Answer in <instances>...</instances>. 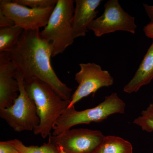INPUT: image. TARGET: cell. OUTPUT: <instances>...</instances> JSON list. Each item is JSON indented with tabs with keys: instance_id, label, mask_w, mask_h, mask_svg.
<instances>
[{
	"instance_id": "obj_9",
	"label": "cell",
	"mask_w": 153,
	"mask_h": 153,
	"mask_svg": "<svg viewBox=\"0 0 153 153\" xmlns=\"http://www.w3.org/2000/svg\"><path fill=\"white\" fill-rule=\"evenodd\" d=\"M55 7L38 10L21 5L13 1H0V10L12 19L15 25L24 30H34L45 27Z\"/></svg>"
},
{
	"instance_id": "obj_10",
	"label": "cell",
	"mask_w": 153,
	"mask_h": 153,
	"mask_svg": "<svg viewBox=\"0 0 153 153\" xmlns=\"http://www.w3.org/2000/svg\"><path fill=\"white\" fill-rule=\"evenodd\" d=\"M16 69L5 52L0 53V108L13 104L19 94Z\"/></svg>"
},
{
	"instance_id": "obj_20",
	"label": "cell",
	"mask_w": 153,
	"mask_h": 153,
	"mask_svg": "<svg viewBox=\"0 0 153 153\" xmlns=\"http://www.w3.org/2000/svg\"><path fill=\"white\" fill-rule=\"evenodd\" d=\"M143 31L146 36L153 39V23H149L145 26L143 28Z\"/></svg>"
},
{
	"instance_id": "obj_1",
	"label": "cell",
	"mask_w": 153,
	"mask_h": 153,
	"mask_svg": "<svg viewBox=\"0 0 153 153\" xmlns=\"http://www.w3.org/2000/svg\"><path fill=\"white\" fill-rule=\"evenodd\" d=\"M53 51V44L43 39L38 29L24 30L15 48L6 53L24 80L37 78L62 99L70 100L72 89L59 79L51 65Z\"/></svg>"
},
{
	"instance_id": "obj_6",
	"label": "cell",
	"mask_w": 153,
	"mask_h": 153,
	"mask_svg": "<svg viewBox=\"0 0 153 153\" xmlns=\"http://www.w3.org/2000/svg\"><path fill=\"white\" fill-rule=\"evenodd\" d=\"M137 28L135 19L124 10L117 0H109L104 5V13L95 19L88 27L96 37L126 31L134 34Z\"/></svg>"
},
{
	"instance_id": "obj_5",
	"label": "cell",
	"mask_w": 153,
	"mask_h": 153,
	"mask_svg": "<svg viewBox=\"0 0 153 153\" xmlns=\"http://www.w3.org/2000/svg\"><path fill=\"white\" fill-rule=\"evenodd\" d=\"M16 77L19 83V96L13 105L0 108V117L15 131H34L40 123L36 104L26 91L23 76L17 71Z\"/></svg>"
},
{
	"instance_id": "obj_23",
	"label": "cell",
	"mask_w": 153,
	"mask_h": 153,
	"mask_svg": "<svg viewBox=\"0 0 153 153\" xmlns=\"http://www.w3.org/2000/svg\"></svg>"
},
{
	"instance_id": "obj_21",
	"label": "cell",
	"mask_w": 153,
	"mask_h": 153,
	"mask_svg": "<svg viewBox=\"0 0 153 153\" xmlns=\"http://www.w3.org/2000/svg\"><path fill=\"white\" fill-rule=\"evenodd\" d=\"M145 11L150 20V23H153V5H149L147 4H143Z\"/></svg>"
},
{
	"instance_id": "obj_2",
	"label": "cell",
	"mask_w": 153,
	"mask_h": 153,
	"mask_svg": "<svg viewBox=\"0 0 153 153\" xmlns=\"http://www.w3.org/2000/svg\"><path fill=\"white\" fill-rule=\"evenodd\" d=\"M25 86L28 95L35 102L40 118V124L34 133L46 138L51 135L53 126L70 100L62 99L49 85L36 78L25 80Z\"/></svg>"
},
{
	"instance_id": "obj_3",
	"label": "cell",
	"mask_w": 153,
	"mask_h": 153,
	"mask_svg": "<svg viewBox=\"0 0 153 153\" xmlns=\"http://www.w3.org/2000/svg\"><path fill=\"white\" fill-rule=\"evenodd\" d=\"M125 108L126 103L116 93L105 97L103 101L92 108L78 111L74 105L67 107L53 126L52 135H57L77 125L101 122L111 115L123 114Z\"/></svg>"
},
{
	"instance_id": "obj_18",
	"label": "cell",
	"mask_w": 153,
	"mask_h": 153,
	"mask_svg": "<svg viewBox=\"0 0 153 153\" xmlns=\"http://www.w3.org/2000/svg\"><path fill=\"white\" fill-rule=\"evenodd\" d=\"M0 153H19L11 142V140L1 141Z\"/></svg>"
},
{
	"instance_id": "obj_22",
	"label": "cell",
	"mask_w": 153,
	"mask_h": 153,
	"mask_svg": "<svg viewBox=\"0 0 153 153\" xmlns=\"http://www.w3.org/2000/svg\"><path fill=\"white\" fill-rule=\"evenodd\" d=\"M57 147V149H58V152H59V153H66L64 152V151H63V149L60 146H56Z\"/></svg>"
},
{
	"instance_id": "obj_8",
	"label": "cell",
	"mask_w": 153,
	"mask_h": 153,
	"mask_svg": "<svg viewBox=\"0 0 153 153\" xmlns=\"http://www.w3.org/2000/svg\"><path fill=\"white\" fill-rule=\"evenodd\" d=\"M100 131L72 129L57 135L49 136V142L61 147L66 153H92L103 141Z\"/></svg>"
},
{
	"instance_id": "obj_12",
	"label": "cell",
	"mask_w": 153,
	"mask_h": 153,
	"mask_svg": "<svg viewBox=\"0 0 153 153\" xmlns=\"http://www.w3.org/2000/svg\"><path fill=\"white\" fill-rule=\"evenodd\" d=\"M153 79V39L134 75L124 87V91L128 94L137 92L141 87L149 84Z\"/></svg>"
},
{
	"instance_id": "obj_11",
	"label": "cell",
	"mask_w": 153,
	"mask_h": 153,
	"mask_svg": "<svg viewBox=\"0 0 153 153\" xmlns=\"http://www.w3.org/2000/svg\"><path fill=\"white\" fill-rule=\"evenodd\" d=\"M101 0H75V7L72 20V28L75 38L84 37L88 27L95 19Z\"/></svg>"
},
{
	"instance_id": "obj_16",
	"label": "cell",
	"mask_w": 153,
	"mask_h": 153,
	"mask_svg": "<svg viewBox=\"0 0 153 153\" xmlns=\"http://www.w3.org/2000/svg\"><path fill=\"white\" fill-rule=\"evenodd\" d=\"M134 123L140 126L144 131H153V102L146 109L143 111L141 114L134 121Z\"/></svg>"
},
{
	"instance_id": "obj_4",
	"label": "cell",
	"mask_w": 153,
	"mask_h": 153,
	"mask_svg": "<svg viewBox=\"0 0 153 153\" xmlns=\"http://www.w3.org/2000/svg\"><path fill=\"white\" fill-rule=\"evenodd\" d=\"M74 2L73 0H57L48 24L41 32L42 38L54 45L52 57L62 54L74 43L75 38L72 20Z\"/></svg>"
},
{
	"instance_id": "obj_7",
	"label": "cell",
	"mask_w": 153,
	"mask_h": 153,
	"mask_svg": "<svg viewBox=\"0 0 153 153\" xmlns=\"http://www.w3.org/2000/svg\"><path fill=\"white\" fill-rule=\"evenodd\" d=\"M80 70L75 74V79L78 86L71 96L67 108L74 105L82 98L90 94H95L100 88L108 87L114 83L113 77L107 70H103L95 63H82L79 64Z\"/></svg>"
},
{
	"instance_id": "obj_15",
	"label": "cell",
	"mask_w": 153,
	"mask_h": 153,
	"mask_svg": "<svg viewBox=\"0 0 153 153\" xmlns=\"http://www.w3.org/2000/svg\"><path fill=\"white\" fill-rule=\"evenodd\" d=\"M11 140L19 153H59L57 147L49 142L40 146H27L17 139Z\"/></svg>"
},
{
	"instance_id": "obj_13",
	"label": "cell",
	"mask_w": 153,
	"mask_h": 153,
	"mask_svg": "<svg viewBox=\"0 0 153 153\" xmlns=\"http://www.w3.org/2000/svg\"><path fill=\"white\" fill-rule=\"evenodd\" d=\"M92 153H133L131 144L120 137L105 136L100 146Z\"/></svg>"
},
{
	"instance_id": "obj_14",
	"label": "cell",
	"mask_w": 153,
	"mask_h": 153,
	"mask_svg": "<svg viewBox=\"0 0 153 153\" xmlns=\"http://www.w3.org/2000/svg\"><path fill=\"white\" fill-rule=\"evenodd\" d=\"M24 30L18 26L1 28L0 53L11 52L15 48Z\"/></svg>"
},
{
	"instance_id": "obj_17",
	"label": "cell",
	"mask_w": 153,
	"mask_h": 153,
	"mask_svg": "<svg viewBox=\"0 0 153 153\" xmlns=\"http://www.w3.org/2000/svg\"><path fill=\"white\" fill-rule=\"evenodd\" d=\"M13 1L31 8L42 10L55 7L57 0H15Z\"/></svg>"
},
{
	"instance_id": "obj_19",
	"label": "cell",
	"mask_w": 153,
	"mask_h": 153,
	"mask_svg": "<svg viewBox=\"0 0 153 153\" xmlns=\"http://www.w3.org/2000/svg\"><path fill=\"white\" fill-rule=\"evenodd\" d=\"M15 23L12 19L7 16L0 10V27L1 28L9 27L15 26Z\"/></svg>"
}]
</instances>
